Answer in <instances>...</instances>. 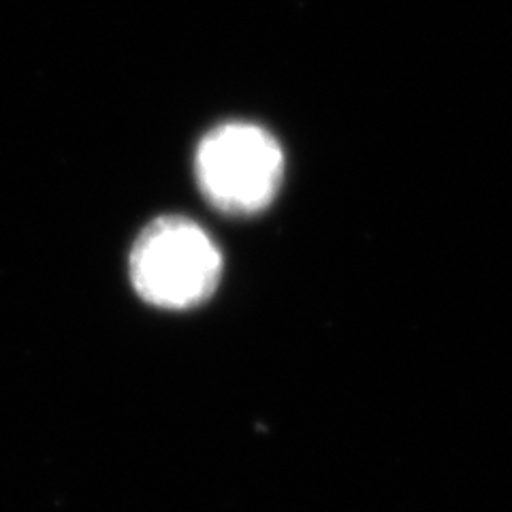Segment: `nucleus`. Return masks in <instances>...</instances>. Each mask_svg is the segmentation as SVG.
Here are the masks:
<instances>
[{"mask_svg":"<svg viewBox=\"0 0 512 512\" xmlns=\"http://www.w3.org/2000/svg\"><path fill=\"white\" fill-rule=\"evenodd\" d=\"M137 295L158 308H192L220 282L222 254L199 224L158 218L141 231L128 259Z\"/></svg>","mask_w":512,"mask_h":512,"instance_id":"obj_1","label":"nucleus"},{"mask_svg":"<svg viewBox=\"0 0 512 512\" xmlns=\"http://www.w3.org/2000/svg\"><path fill=\"white\" fill-rule=\"evenodd\" d=\"M203 195L227 214H254L274 201L284 173L278 141L248 122L220 124L195 154Z\"/></svg>","mask_w":512,"mask_h":512,"instance_id":"obj_2","label":"nucleus"}]
</instances>
